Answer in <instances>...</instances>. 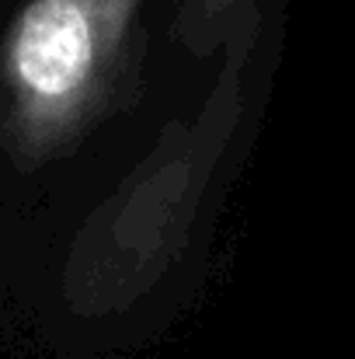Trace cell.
I'll return each instance as SVG.
<instances>
[{
    "label": "cell",
    "mask_w": 355,
    "mask_h": 359,
    "mask_svg": "<svg viewBox=\"0 0 355 359\" xmlns=\"http://www.w3.org/2000/svg\"><path fill=\"white\" fill-rule=\"evenodd\" d=\"M139 0H28L7 28V150L42 161L95 119L125 60Z\"/></svg>",
    "instance_id": "obj_1"
}]
</instances>
